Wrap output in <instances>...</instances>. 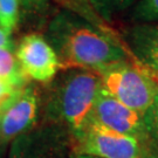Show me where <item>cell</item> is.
I'll use <instances>...</instances> for the list:
<instances>
[{
  "label": "cell",
  "mask_w": 158,
  "mask_h": 158,
  "mask_svg": "<svg viewBox=\"0 0 158 158\" xmlns=\"http://www.w3.org/2000/svg\"><path fill=\"white\" fill-rule=\"evenodd\" d=\"M0 80L17 88H23L27 77L19 64L17 56L13 55L11 48L0 47Z\"/></svg>",
  "instance_id": "30bf717a"
},
{
  "label": "cell",
  "mask_w": 158,
  "mask_h": 158,
  "mask_svg": "<svg viewBox=\"0 0 158 158\" xmlns=\"http://www.w3.org/2000/svg\"><path fill=\"white\" fill-rule=\"evenodd\" d=\"M15 56L25 76L41 83L52 82L60 70L55 52L40 34L23 36L18 45Z\"/></svg>",
  "instance_id": "52a82bcc"
},
{
  "label": "cell",
  "mask_w": 158,
  "mask_h": 158,
  "mask_svg": "<svg viewBox=\"0 0 158 158\" xmlns=\"http://www.w3.org/2000/svg\"><path fill=\"white\" fill-rule=\"evenodd\" d=\"M97 74L103 90L142 115L158 100V83L135 61L114 64Z\"/></svg>",
  "instance_id": "3957f363"
},
{
  "label": "cell",
  "mask_w": 158,
  "mask_h": 158,
  "mask_svg": "<svg viewBox=\"0 0 158 158\" xmlns=\"http://www.w3.org/2000/svg\"><path fill=\"white\" fill-rule=\"evenodd\" d=\"M20 89H23V88H17V87L0 80V109L4 107Z\"/></svg>",
  "instance_id": "9a60e30c"
},
{
  "label": "cell",
  "mask_w": 158,
  "mask_h": 158,
  "mask_svg": "<svg viewBox=\"0 0 158 158\" xmlns=\"http://www.w3.org/2000/svg\"><path fill=\"white\" fill-rule=\"evenodd\" d=\"M137 0H91L97 10L102 12H113V11H123L130 8Z\"/></svg>",
  "instance_id": "5bb4252c"
},
{
  "label": "cell",
  "mask_w": 158,
  "mask_h": 158,
  "mask_svg": "<svg viewBox=\"0 0 158 158\" xmlns=\"http://www.w3.org/2000/svg\"><path fill=\"white\" fill-rule=\"evenodd\" d=\"M129 19L132 23H158V0H137L130 7Z\"/></svg>",
  "instance_id": "7c38bea8"
},
{
  "label": "cell",
  "mask_w": 158,
  "mask_h": 158,
  "mask_svg": "<svg viewBox=\"0 0 158 158\" xmlns=\"http://www.w3.org/2000/svg\"><path fill=\"white\" fill-rule=\"evenodd\" d=\"M127 49L143 69L158 76V23H132L124 33Z\"/></svg>",
  "instance_id": "9c48e42d"
},
{
  "label": "cell",
  "mask_w": 158,
  "mask_h": 158,
  "mask_svg": "<svg viewBox=\"0 0 158 158\" xmlns=\"http://www.w3.org/2000/svg\"><path fill=\"white\" fill-rule=\"evenodd\" d=\"M69 158H98V157H94V156H89V155H83V153L73 152L72 155H69Z\"/></svg>",
  "instance_id": "e0dca14e"
},
{
  "label": "cell",
  "mask_w": 158,
  "mask_h": 158,
  "mask_svg": "<svg viewBox=\"0 0 158 158\" xmlns=\"http://www.w3.org/2000/svg\"><path fill=\"white\" fill-rule=\"evenodd\" d=\"M142 68H143V67H142ZM147 73H148V72H147ZM148 74H149V73H148ZM149 75H150V76H151V77H152V79L158 83V76H153V75H151V74H149Z\"/></svg>",
  "instance_id": "ac0fdd59"
},
{
  "label": "cell",
  "mask_w": 158,
  "mask_h": 158,
  "mask_svg": "<svg viewBox=\"0 0 158 158\" xmlns=\"http://www.w3.org/2000/svg\"><path fill=\"white\" fill-rule=\"evenodd\" d=\"M144 125L145 152L147 155H158V100L144 115Z\"/></svg>",
  "instance_id": "8fae6325"
},
{
  "label": "cell",
  "mask_w": 158,
  "mask_h": 158,
  "mask_svg": "<svg viewBox=\"0 0 158 158\" xmlns=\"http://www.w3.org/2000/svg\"><path fill=\"white\" fill-rule=\"evenodd\" d=\"M39 108V94L34 87H26L18 91L0 109V145L33 129Z\"/></svg>",
  "instance_id": "5b68a950"
},
{
  "label": "cell",
  "mask_w": 158,
  "mask_h": 158,
  "mask_svg": "<svg viewBox=\"0 0 158 158\" xmlns=\"http://www.w3.org/2000/svg\"><path fill=\"white\" fill-rule=\"evenodd\" d=\"M72 142L75 153L98 158H144L147 153L138 138L108 129L91 118Z\"/></svg>",
  "instance_id": "277c9868"
},
{
  "label": "cell",
  "mask_w": 158,
  "mask_h": 158,
  "mask_svg": "<svg viewBox=\"0 0 158 158\" xmlns=\"http://www.w3.org/2000/svg\"><path fill=\"white\" fill-rule=\"evenodd\" d=\"M19 21V0H0V28L11 34Z\"/></svg>",
  "instance_id": "4fadbf2b"
},
{
  "label": "cell",
  "mask_w": 158,
  "mask_h": 158,
  "mask_svg": "<svg viewBox=\"0 0 158 158\" xmlns=\"http://www.w3.org/2000/svg\"><path fill=\"white\" fill-rule=\"evenodd\" d=\"M51 83L46 116L51 124L66 130L73 141L91 118L102 89L100 75L88 69H67Z\"/></svg>",
  "instance_id": "7a4b0ae2"
},
{
  "label": "cell",
  "mask_w": 158,
  "mask_h": 158,
  "mask_svg": "<svg viewBox=\"0 0 158 158\" xmlns=\"http://www.w3.org/2000/svg\"><path fill=\"white\" fill-rule=\"evenodd\" d=\"M91 119L108 129L136 137L144 144V115L124 106L103 89H101L95 102Z\"/></svg>",
  "instance_id": "ba28073f"
},
{
  "label": "cell",
  "mask_w": 158,
  "mask_h": 158,
  "mask_svg": "<svg viewBox=\"0 0 158 158\" xmlns=\"http://www.w3.org/2000/svg\"><path fill=\"white\" fill-rule=\"evenodd\" d=\"M69 143L66 130L48 123L15 138L8 158H67Z\"/></svg>",
  "instance_id": "8992f818"
},
{
  "label": "cell",
  "mask_w": 158,
  "mask_h": 158,
  "mask_svg": "<svg viewBox=\"0 0 158 158\" xmlns=\"http://www.w3.org/2000/svg\"><path fill=\"white\" fill-rule=\"evenodd\" d=\"M45 38L56 54L60 70L88 69L98 73L117 63L135 61L122 40L69 10L54 15Z\"/></svg>",
  "instance_id": "6da1fadb"
},
{
  "label": "cell",
  "mask_w": 158,
  "mask_h": 158,
  "mask_svg": "<svg viewBox=\"0 0 158 158\" xmlns=\"http://www.w3.org/2000/svg\"><path fill=\"white\" fill-rule=\"evenodd\" d=\"M0 47L4 48H12V42L10 40V33L0 28Z\"/></svg>",
  "instance_id": "2e32d148"
}]
</instances>
